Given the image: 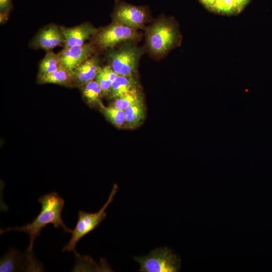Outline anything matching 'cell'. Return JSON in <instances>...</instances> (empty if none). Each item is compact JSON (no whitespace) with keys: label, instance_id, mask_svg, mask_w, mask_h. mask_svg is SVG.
I'll use <instances>...</instances> for the list:
<instances>
[{"label":"cell","instance_id":"cell-1","mask_svg":"<svg viewBox=\"0 0 272 272\" xmlns=\"http://www.w3.org/2000/svg\"><path fill=\"white\" fill-rule=\"evenodd\" d=\"M38 201L41 205V211L31 223L22 227H8L0 231L1 234L12 231H20L28 234L29 244L27 251H32L34 240L48 224L51 223L55 228H62L64 232L71 233L72 230L66 227L62 220L61 214L64 201L57 193L53 192L44 194L38 199Z\"/></svg>","mask_w":272,"mask_h":272},{"label":"cell","instance_id":"cell-2","mask_svg":"<svg viewBox=\"0 0 272 272\" xmlns=\"http://www.w3.org/2000/svg\"><path fill=\"white\" fill-rule=\"evenodd\" d=\"M180 38L175 22L164 16L156 19L146 31L147 47L153 55L159 56L176 46Z\"/></svg>","mask_w":272,"mask_h":272},{"label":"cell","instance_id":"cell-3","mask_svg":"<svg viewBox=\"0 0 272 272\" xmlns=\"http://www.w3.org/2000/svg\"><path fill=\"white\" fill-rule=\"evenodd\" d=\"M117 46L109 49L107 53L109 65L118 75L134 76L143 50L132 41Z\"/></svg>","mask_w":272,"mask_h":272},{"label":"cell","instance_id":"cell-4","mask_svg":"<svg viewBox=\"0 0 272 272\" xmlns=\"http://www.w3.org/2000/svg\"><path fill=\"white\" fill-rule=\"evenodd\" d=\"M117 186L114 185L110 193L107 200L103 207L94 213H90L80 211L78 219L74 229L70 233L72 236L69 241L64 246L62 251H74L76 254V245L77 243L87 234L95 229L105 219L106 216L105 210L112 202L117 191Z\"/></svg>","mask_w":272,"mask_h":272},{"label":"cell","instance_id":"cell-5","mask_svg":"<svg viewBox=\"0 0 272 272\" xmlns=\"http://www.w3.org/2000/svg\"><path fill=\"white\" fill-rule=\"evenodd\" d=\"M140 272H176L180 267V258L167 247L158 248L147 255L134 257Z\"/></svg>","mask_w":272,"mask_h":272},{"label":"cell","instance_id":"cell-6","mask_svg":"<svg viewBox=\"0 0 272 272\" xmlns=\"http://www.w3.org/2000/svg\"><path fill=\"white\" fill-rule=\"evenodd\" d=\"M112 17L113 22L137 30L143 28L149 21L150 13L147 6H135L117 1Z\"/></svg>","mask_w":272,"mask_h":272},{"label":"cell","instance_id":"cell-7","mask_svg":"<svg viewBox=\"0 0 272 272\" xmlns=\"http://www.w3.org/2000/svg\"><path fill=\"white\" fill-rule=\"evenodd\" d=\"M94 35V44L101 49H110L123 42L135 40L140 37L137 30L113 21L97 30Z\"/></svg>","mask_w":272,"mask_h":272},{"label":"cell","instance_id":"cell-8","mask_svg":"<svg viewBox=\"0 0 272 272\" xmlns=\"http://www.w3.org/2000/svg\"><path fill=\"white\" fill-rule=\"evenodd\" d=\"M43 266L35 257L33 251L21 253L17 250H10L1 258V272L17 271H41Z\"/></svg>","mask_w":272,"mask_h":272},{"label":"cell","instance_id":"cell-9","mask_svg":"<svg viewBox=\"0 0 272 272\" xmlns=\"http://www.w3.org/2000/svg\"><path fill=\"white\" fill-rule=\"evenodd\" d=\"M95 51L94 43H85L81 46L64 47L59 53L62 65L73 72L83 61Z\"/></svg>","mask_w":272,"mask_h":272},{"label":"cell","instance_id":"cell-10","mask_svg":"<svg viewBox=\"0 0 272 272\" xmlns=\"http://www.w3.org/2000/svg\"><path fill=\"white\" fill-rule=\"evenodd\" d=\"M64 37L61 27L51 24L40 30L31 41L34 48L46 51L64 44Z\"/></svg>","mask_w":272,"mask_h":272},{"label":"cell","instance_id":"cell-11","mask_svg":"<svg viewBox=\"0 0 272 272\" xmlns=\"http://www.w3.org/2000/svg\"><path fill=\"white\" fill-rule=\"evenodd\" d=\"M64 37V47L81 46L86 40L94 35L97 29L89 23H84L71 27H61Z\"/></svg>","mask_w":272,"mask_h":272},{"label":"cell","instance_id":"cell-12","mask_svg":"<svg viewBox=\"0 0 272 272\" xmlns=\"http://www.w3.org/2000/svg\"><path fill=\"white\" fill-rule=\"evenodd\" d=\"M100 67L98 58L96 56H91L80 64L73 72V84L81 86L93 81Z\"/></svg>","mask_w":272,"mask_h":272},{"label":"cell","instance_id":"cell-13","mask_svg":"<svg viewBox=\"0 0 272 272\" xmlns=\"http://www.w3.org/2000/svg\"><path fill=\"white\" fill-rule=\"evenodd\" d=\"M138 82L134 76L118 75L113 82L107 96L116 99L137 87Z\"/></svg>","mask_w":272,"mask_h":272},{"label":"cell","instance_id":"cell-14","mask_svg":"<svg viewBox=\"0 0 272 272\" xmlns=\"http://www.w3.org/2000/svg\"><path fill=\"white\" fill-rule=\"evenodd\" d=\"M38 83L39 84H55L69 85L73 84V72L69 71L62 65L57 70L45 75H38Z\"/></svg>","mask_w":272,"mask_h":272},{"label":"cell","instance_id":"cell-15","mask_svg":"<svg viewBox=\"0 0 272 272\" xmlns=\"http://www.w3.org/2000/svg\"><path fill=\"white\" fill-rule=\"evenodd\" d=\"M124 111L126 118L124 125L128 128L139 126L144 120L145 109L143 101L127 107Z\"/></svg>","mask_w":272,"mask_h":272},{"label":"cell","instance_id":"cell-16","mask_svg":"<svg viewBox=\"0 0 272 272\" xmlns=\"http://www.w3.org/2000/svg\"><path fill=\"white\" fill-rule=\"evenodd\" d=\"M118 76L109 66L100 67L95 81L100 86L103 96H107L113 82Z\"/></svg>","mask_w":272,"mask_h":272},{"label":"cell","instance_id":"cell-17","mask_svg":"<svg viewBox=\"0 0 272 272\" xmlns=\"http://www.w3.org/2000/svg\"><path fill=\"white\" fill-rule=\"evenodd\" d=\"M82 94L86 102L91 105L98 104L101 102L102 90L96 81H92L81 86Z\"/></svg>","mask_w":272,"mask_h":272},{"label":"cell","instance_id":"cell-18","mask_svg":"<svg viewBox=\"0 0 272 272\" xmlns=\"http://www.w3.org/2000/svg\"><path fill=\"white\" fill-rule=\"evenodd\" d=\"M62 66L59 53L49 51L41 61L38 75L52 73Z\"/></svg>","mask_w":272,"mask_h":272},{"label":"cell","instance_id":"cell-19","mask_svg":"<svg viewBox=\"0 0 272 272\" xmlns=\"http://www.w3.org/2000/svg\"><path fill=\"white\" fill-rule=\"evenodd\" d=\"M99 105L105 117L112 124L119 128L125 124L126 118L124 110L112 106L106 107L101 101Z\"/></svg>","mask_w":272,"mask_h":272},{"label":"cell","instance_id":"cell-20","mask_svg":"<svg viewBox=\"0 0 272 272\" xmlns=\"http://www.w3.org/2000/svg\"><path fill=\"white\" fill-rule=\"evenodd\" d=\"M141 101H143L142 96L136 87L124 95L115 99L112 106L125 110L127 107Z\"/></svg>","mask_w":272,"mask_h":272},{"label":"cell","instance_id":"cell-21","mask_svg":"<svg viewBox=\"0 0 272 272\" xmlns=\"http://www.w3.org/2000/svg\"><path fill=\"white\" fill-rule=\"evenodd\" d=\"M211 11L226 15L237 14L232 0H216Z\"/></svg>","mask_w":272,"mask_h":272},{"label":"cell","instance_id":"cell-22","mask_svg":"<svg viewBox=\"0 0 272 272\" xmlns=\"http://www.w3.org/2000/svg\"><path fill=\"white\" fill-rule=\"evenodd\" d=\"M236 13H240L245 7L249 0H232Z\"/></svg>","mask_w":272,"mask_h":272},{"label":"cell","instance_id":"cell-23","mask_svg":"<svg viewBox=\"0 0 272 272\" xmlns=\"http://www.w3.org/2000/svg\"><path fill=\"white\" fill-rule=\"evenodd\" d=\"M1 11L2 13H6L10 6L11 0H0Z\"/></svg>","mask_w":272,"mask_h":272},{"label":"cell","instance_id":"cell-24","mask_svg":"<svg viewBox=\"0 0 272 272\" xmlns=\"http://www.w3.org/2000/svg\"><path fill=\"white\" fill-rule=\"evenodd\" d=\"M216 0H199L201 3L208 9L211 11Z\"/></svg>","mask_w":272,"mask_h":272}]
</instances>
